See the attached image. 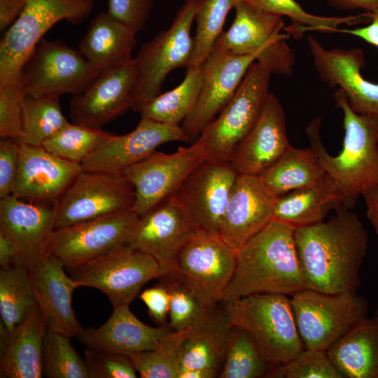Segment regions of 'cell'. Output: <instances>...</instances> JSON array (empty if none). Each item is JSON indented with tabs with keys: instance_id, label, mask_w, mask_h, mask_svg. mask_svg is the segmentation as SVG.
Segmentation results:
<instances>
[{
	"instance_id": "55",
	"label": "cell",
	"mask_w": 378,
	"mask_h": 378,
	"mask_svg": "<svg viewBox=\"0 0 378 378\" xmlns=\"http://www.w3.org/2000/svg\"><path fill=\"white\" fill-rule=\"evenodd\" d=\"M219 374L210 369L194 368L179 371L177 378H214L218 377Z\"/></svg>"
},
{
	"instance_id": "49",
	"label": "cell",
	"mask_w": 378,
	"mask_h": 378,
	"mask_svg": "<svg viewBox=\"0 0 378 378\" xmlns=\"http://www.w3.org/2000/svg\"><path fill=\"white\" fill-rule=\"evenodd\" d=\"M139 297L147 307L148 314L157 326H168L170 295L163 283L144 289Z\"/></svg>"
},
{
	"instance_id": "11",
	"label": "cell",
	"mask_w": 378,
	"mask_h": 378,
	"mask_svg": "<svg viewBox=\"0 0 378 378\" xmlns=\"http://www.w3.org/2000/svg\"><path fill=\"white\" fill-rule=\"evenodd\" d=\"M101 73L79 50L42 38L22 69L21 81L27 96L59 97L80 94Z\"/></svg>"
},
{
	"instance_id": "33",
	"label": "cell",
	"mask_w": 378,
	"mask_h": 378,
	"mask_svg": "<svg viewBox=\"0 0 378 378\" xmlns=\"http://www.w3.org/2000/svg\"><path fill=\"white\" fill-rule=\"evenodd\" d=\"M326 173L312 147L297 148L291 146L258 176L266 189L278 197L316 183Z\"/></svg>"
},
{
	"instance_id": "45",
	"label": "cell",
	"mask_w": 378,
	"mask_h": 378,
	"mask_svg": "<svg viewBox=\"0 0 378 378\" xmlns=\"http://www.w3.org/2000/svg\"><path fill=\"white\" fill-rule=\"evenodd\" d=\"M22 81L0 85V137L19 141L22 136Z\"/></svg>"
},
{
	"instance_id": "22",
	"label": "cell",
	"mask_w": 378,
	"mask_h": 378,
	"mask_svg": "<svg viewBox=\"0 0 378 378\" xmlns=\"http://www.w3.org/2000/svg\"><path fill=\"white\" fill-rule=\"evenodd\" d=\"M190 141L179 125L141 118L132 132L114 137L81 164L83 170L123 174L130 167L148 158L162 144Z\"/></svg>"
},
{
	"instance_id": "29",
	"label": "cell",
	"mask_w": 378,
	"mask_h": 378,
	"mask_svg": "<svg viewBox=\"0 0 378 378\" xmlns=\"http://www.w3.org/2000/svg\"><path fill=\"white\" fill-rule=\"evenodd\" d=\"M0 327V377H42V349L47 328L38 307L11 331Z\"/></svg>"
},
{
	"instance_id": "18",
	"label": "cell",
	"mask_w": 378,
	"mask_h": 378,
	"mask_svg": "<svg viewBox=\"0 0 378 378\" xmlns=\"http://www.w3.org/2000/svg\"><path fill=\"white\" fill-rule=\"evenodd\" d=\"M238 175L230 162L205 160L183 183L175 195L188 211L197 233L219 235Z\"/></svg>"
},
{
	"instance_id": "39",
	"label": "cell",
	"mask_w": 378,
	"mask_h": 378,
	"mask_svg": "<svg viewBox=\"0 0 378 378\" xmlns=\"http://www.w3.org/2000/svg\"><path fill=\"white\" fill-rule=\"evenodd\" d=\"M188 328L170 330L153 349L128 357L141 378H177L181 368V353Z\"/></svg>"
},
{
	"instance_id": "6",
	"label": "cell",
	"mask_w": 378,
	"mask_h": 378,
	"mask_svg": "<svg viewBox=\"0 0 378 378\" xmlns=\"http://www.w3.org/2000/svg\"><path fill=\"white\" fill-rule=\"evenodd\" d=\"M234 9L231 26L222 32L214 47L232 55H252L271 74L290 76L295 59L287 37L281 33L285 28L284 18L248 0L241 1Z\"/></svg>"
},
{
	"instance_id": "19",
	"label": "cell",
	"mask_w": 378,
	"mask_h": 378,
	"mask_svg": "<svg viewBox=\"0 0 378 378\" xmlns=\"http://www.w3.org/2000/svg\"><path fill=\"white\" fill-rule=\"evenodd\" d=\"M255 61L252 55H232L213 48L203 63L204 78L198 100L181 125L190 141H195L229 103Z\"/></svg>"
},
{
	"instance_id": "1",
	"label": "cell",
	"mask_w": 378,
	"mask_h": 378,
	"mask_svg": "<svg viewBox=\"0 0 378 378\" xmlns=\"http://www.w3.org/2000/svg\"><path fill=\"white\" fill-rule=\"evenodd\" d=\"M326 221L299 227L294 237L307 289L326 293L356 292L369 237L358 216L344 206Z\"/></svg>"
},
{
	"instance_id": "2",
	"label": "cell",
	"mask_w": 378,
	"mask_h": 378,
	"mask_svg": "<svg viewBox=\"0 0 378 378\" xmlns=\"http://www.w3.org/2000/svg\"><path fill=\"white\" fill-rule=\"evenodd\" d=\"M295 230L272 220L242 246L237 251L234 272L221 301L258 293L290 296L306 289Z\"/></svg>"
},
{
	"instance_id": "8",
	"label": "cell",
	"mask_w": 378,
	"mask_h": 378,
	"mask_svg": "<svg viewBox=\"0 0 378 378\" xmlns=\"http://www.w3.org/2000/svg\"><path fill=\"white\" fill-rule=\"evenodd\" d=\"M203 0H185L170 27L144 44L136 57V83L134 111L161 93L167 75L176 68L188 66L194 50L191 29Z\"/></svg>"
},
{
	"instance_id": "12",
	"label": "cell",
	"mask_w": 378,
	"mask_h": 378,
	"mask_svg": "<svg viewBox=\"0 0 378 378\" xmlns=\"http://www.w3.org/2000/svg\"><path fill=\"white\" fill-rule=\"evenodd\" d=\"M66 270L79 287L100 290L113 307L130 305L146 283L162 275L158 263L151 255L129 244Z\"/></svg>"
},
{
	"instance_id": "13",
	"label": "cell",
	"mask_w": 378,
	"mask_h": 378,
	"mask_svg": "<svg viewBox=\"0 0 378 378\" xmlns=\"http://www.w3.org/2000/svg\"><path fill=\"white\" fill-rule=\"evenodd\" d=\"M139 216L129 210L56 228L46 255L61 260L66 269L94 260L128 244Z\"/></svg>"
},
{
	"instance_id": "40",
	"label": "cell",
	"mask_w": 378,
	"mask_h": 378,
	"mask_svg": "<svg viewBox=\"0 0 378 378\" xmlns=\"http://www.w3.org/2000/svg\"><path fill=\"white\" fill-rule=\"evenodd\" d=\"M258 8L291 21L284 29L294 38H298L308 31L336 32L342 24H354L361 22L359 16H321L307 12L295 0H248Z\"/></svg>"
},
{
	"instance_id": "31",
	"label": "cell",
	"mask_w": 378,
	"mask_h": 378,
	"mask_svg": "<svg viewBox=\"0 0 378 378\" xmlns=\"http://www.w3.org/2000/svg\"><path fill=\"white\" fill-rule=\"evenodd\" d=\"M342 204L336 181L326 172L316 183L278 197L272 220L297 229L323 221L330 210Z\"/></svg>"
},
{
	"instance_id": "43",
	"label": "cell",
	"mask_w": 378,
	"mask_h": 378,
	"mask_svg": "<svg viewBox=\"0 0 378 378\" xmlns=\"http://www.w3.org/2000/svg\"><path fill=\"white\" fill-rule=\"evenodd\" d=\"M274 377L343 378L326 351L305 347L289 360L277 365Z\"/></svg>"
},
{
	"instance_id": "36",
	"label": "cell",
	"mask_w": 378,
	"mask_h": 378,
	"mask_svg": "<svg viewBox=\"0 0 378 378\" xmlns=\"http://www.w3.org/2000/svg\"><path fill=\"white\" fill-rule=\"evenodd\" d=\"M37 307L29 270L15 265L1 268V326L11 331Z\"/></svg>"
},
{
	"instance_id": "46",
	"label": "cell",
	"mask_w": 378,
	"mask_h": 378,
	"mask_svg": "<svg viewBox=\"0 0 378 378\" xmlns=\"http://www.w3.org/2000/svg\"><path fill=\"white\" fill-rule=\"evenodd\" d=\"M84 360L90 378H135L137 372L125 355L86 347Z\"/></svg>"
},
{
	"instance_id": "28",
	"label": "cell",
	"mask_w": 378,
	"mask_h": 378,
	"mask_svg": "<svg viewBox=\"0 0 378 378\" xmlns=\"http://www.w3.org/2000/svg\"><path fill=\"white\" fill-rule=\"evenodd\" d=\"M232 328L221 302L204 307L188 328L181 349L179 371L204 368L220 374Z\"/></svg>"
},
{
	"instance_id": "9",
	"label": "cell",
	"mask_w": 378,
	"mask_h": 378,
	"mask_svg": "<svg viewBox=\"0 0 378 378\" xmlns=\"http://www.w3.org/2000/svg\"><path fill=\"white\" fill-rule=\"evenodd\" d=\"M290 299L305 348L326 351L368 316V302L356 292L326 293L306 288Z\"/></svg>"
},
{
	"instance_id": "38",
	"label": "cell",
	"mask_w": 378,
	"mask_h": 378,
	"mask_svg": "<svg viewBox=\"0 0 378 378\" xmlns=\"http://www.w3.org/2000/svg\"><path fill=\"white\" fill-rule=\"evenodd\" d=\"M115 135L102 128L69 122L46 141L42 146L59 158L81 164L90 155L109 142Z\"/></svg>"
},
{
	"instance_id": "14",
	"label": "cell",
	"mask_w": 378,
	"mask_h": 378,
	"mask_svg": "<svg viewBox=\"0 0 378 378\" xmlns=\"http://www.w3.org/2000/svg\"><path fill=\"white\" fill-rule=\"evenodd\" d=\"M135 200L124 174L82 170L55 202L56 228L134 210Z\"/></svg>"
},
{
	"instance_id": "5",
	"label": "cell",
	"mask_w": 378,
	"mask_h": 378,
	"mask_svg": "<svg viewBox=\"0 0 378 378\" xmlns=\"http://www.w3.org/2000/svg\"><path fill=\"white\" fill-rule=\"evenodd\" d=\"M93 8V0H27L1 40L0 85L21 81L25 63L52 26L64 20L80 24Z\"/></svg>"
},
{
	"instance_id": "3",
	"label": "cell",
	"mask_w": 378,
	"mask_h": 378,
	"mask_svg": "<svg viewBox=\"0 0 378 378\" xmlns=\"http://www.w3.org/2000/svg\"><path fill=\"white\" fill-rule=\"evenodd\" d=\"M333 97L343 113L344 136L340 153L330 155L323 145L321 118L308 125L306 133L326 172L336 181L343 198L342 206L352 209L367 190L378 189V115L356 113L340 88Z\"/></svg>"
},
{
	"instance_id": "53",
	"label": "cell",
	"mask_w": 378,
	"mask_h": 378,
	"mask_svg": "<svg viewBox=\"0 0 378 378\" xmlns=\"http://www.w3.org/2000/svg\"><path fill=\"white\" fill-rule=\"evenodd\" d=\"M366 205V215L378 234V189L372 188L363 195Z\"/></svg>"
},
{
	"instance_id": "50",
	"label": "cell",
	"mask_w": 378,
	"mask_h": 378,
	"mask_svg": "<svg viewBox=\"0 0 378 378\" xmlns=\"http://www.w3.org/2000/svg\"><path fill=\"white\" fill-rule=\"evenodd\" d=\"M367 13L370 19L368 24L351 29H338L337 31L358 37L378 48V6Z\"/></svg>"
},
{
	"instance_id": "48",
	"label": "cell",
	"mask_w": 378,
	"mask_h": 378,
	"mask_svg": "<svg viewBox=\"0 0 378 378\" xmlns=\"http://www.w3.org/2000/svg\"><path fill=\"white\" fill-rule=\"evenodd\" d=\"M20 159V143L15 139L0 140V199L11 195Z\"/></svg>"
},
{
	"instance_id": "17",
	"label": "cell",
	"mask_w": 378,
	"mask_h": 378,
	"mask_svg": "<svg viewBox=\"0 0 378 378\" xmlns=\"http://www.w3.org/2000/svg\"><path fill=\"white\" fill-rule=\"evenodd\" d=\"M56 218L55 203L0 199V231L13 245V265L29 270L46 255Z\"/></svg>"
},
{
	"instance_id": "35",
	"label": "cell",
	"mask_w": 378,
	"mask_h": 378,
	"mask_svg": "<svg viewBox=\"0 0 378 378\" xmlns=\"http://www.w3.org/2000/svg\"><path fill=\"white\" fill-rule=\"evenodd\" d=\"M276 366L264 357L248 331L232 326L218 377H274Z\"/></svg>"
},
{
	"instance_id": "20",
	"label": "cell",
	"mask_w": 378,
	"mask_h": 378,
	"mask_svg": "<svg viewBox=\"0 0 378 378\" xmlns=\"http://www.w3.org/2000/svg\"><path fill=\"white\" fill-rule=\"evenodd\" d=\"M136 66L134 58L102 71L80 94L73 95L69 115L74 123L91 127L104 125L134 105Z\"/></svg>"
},
{
	"instance_id": "54",
	"label": "cell",
	"mask_w": 378,
	"mask_h": 378,
	"mask_svg": "<svg viewBox=\"0 0 378 378\" xmlns=\"http://www.w3.org/2000/svg\"><path fill=\"white\" fill-rule=\"evenodd\" d=\"M14 251L8 238L0 231V266L6 268L13 265Z\"/></svg>"
},
{
	"instance_id": "32",
	"label": "cell",
	"mask_w": 378,
	"mask_h": 378,
	"mask_svg": "<svg viewBox=\"0 0 378 378\" xmlns=\"http://www.w3.org/2000/svg\"><path fill=\"white\" fill-rule=\"evenodd\" d=\"M343 378H378V309L360 321L326 351Z\"/></svg>"
},
{
	"instance_id": "34",
	"label": "cell",
	"mask_w": 378,
	"mask_h": 378,
	"mask_svg": "<svg viewBox=\"0 0 378 378\" xmlns=\"http://www.w3.org/2000/svg\"><path fill=\"white\" fill-rule=\"evenodd\" d=\"M204 78L203 63L187 68L184 79L175 88L139 105L141 118L158 122L179 125L194 108L202 89Z\"/></svg>"
},
{
	"instance_id": "52",
	"label": "cell",
	"mask_w": 378,
	"mask_h": 378,
	"mask_svg": "<svg viewBox=\"0 0 378 378\" xmlns=\"http://www.w3.org/2000/svg\"><path fill=\"white\" fill-rule=\"evenodd\" d=\"M332 7L342 10L361 9L370 12L378 6V0H326Z\"/></svg>"
},
{
	"instance_id": "51",
	"label": "cell",
	"mask_w": 378,
	"mask_h": 378,
	"mask_svg": "<svg viewBox=\"0 0 378 378\" xmlns=\"http://www.w3.org/2000/svg\"><path fill=\"white\" fill-rule=\"evenodd\" d=\"M27 0H0V30L9 27L23 10Z\"/></svg>"
},
{
	"instance_id": "24",
	"label": "cell",
	"mask_w": 378,
	"mask_h": 378,
	"mask_svg": "<svg viewBox=\"0 0 378 378\" xmlns=\"http://www.w3.org/2000/svg\"><path fill=\"white\" fill-rule=\"evenodd\" d=\"M63 262L46 255L29 270L38 307L48 330L76 337L83 330L72 307V295L78 284L64 271Z\"/></svg>"
},
{
	"instance_id": "26",
	"label": "cell",
	"mask_w": 378,
	"mask_h": 378,
	"mask_svg": "<svg viewBox=\"0 0 378 378\" xmlns=\"http://www.w3.org/2000/svg\"><path fill=\"white\" fill-rule=\"evenodd\" d=\"M290 146L284 108L270 92L257 122L237 146L230 162L239 174L258 176Z\"/></svg>"
},
{
	"instance_id": "42",
	"label": "cell",
	"mask_w": 378,
	"mask_h": 378,
	"mask_svg": "<svg viewBox=\"0 0 378 378\" xmlns=\"http://www.w3.org/2000/svg\"><path fill=\"white\" fill-rule=\"evenodd\" d=\"M70 337L46 332L42 349L43 376L48 378H90L84 358L76 352Z\"/></svg>"
},
{
	"instance_id": "30",
	"label": "cell",
	"mask_w": 378,
	"mask_h": 378,
	"mask_svg": "<svg viewBox=\"0 0 378 378\" xmlns=\"http://www.w3.org/2000/svg\"><path fill=\"white\" fill-rule=\"evenodd\" d=\"M136 34L107 11L100 13L90 22L78 50L91 64L104 71L133 59Z\"/></svg>"
},
{
	"instance_id": "7",
	"label": "cell",
	"mask_w": 378,
	"mask_h": 378,
	"mask_svg": "<svg viewBox=\"0 0 378 378\" xmlns=\"http://www.w3.org/2000/svg\"><path fill=\"white\" fill-rule=\"evenodd\" d=\"M271 74L256 62L251 65L231 100L197 139L204 148L206 160L230 162L235 148L262 111L270 93Z\"/></svg>"
},
{
	"instance_id": "21",
	"label": "cell",
	"mask_w": 378,
	"mask_h": 378,
	"mask_svg": "<svg viewBox=\"0 0 378 378\" xmlns=\"http://www.w3.org/2000/svg\"><path fill=\"white\" fill-rule=\"evenodd\" d=\"M307 43L319 78L331 88L339 87L356 113L378 115V83L361 74L365 66L363 49L328 50L312 36H308Z\"/></svg>"
},
{
	"instance_id": "15",
	"label": "cell",
	"mask_w": 378,
	"mask_h": 378,
	"mask_svg": "<svg viewBox=\"0 0 378 378\" xmlns=\"http://www.w3.org/2000/svg\"><path fill=\"white\" fill-rule=\"evenodd\" d=\"M205 160L204 148L196 140L173 153L155 151L127 168L123 174L134 188V211L141 215L175 195L190 174Z\"/></svg>"
},
{
	"instance_id": "25",
	"label": "cell",
	"mask_w": 378,
	"mask_h": 378,
	"mask_svg": "<svg viewBox=\"0 0 378 378\" xmlns=\"http://www.w3.org/2000/svg\"><path fill=\"white\" fill-rule=\"evenodd\" d=\"M276 198L266 189L258 176L239 174L219 236L238 251L272 220Z\"/></svg>"
},
{
	"instance_id": "4",
	"label": "cell",
	"mask_w": 378,
	"mask_h": 378,
	"mask_svg": "<svg viewBox=\"0 0 378 378\" xmlns=\"http://www.w3.org/2000/svg\"><path fill=\"white\" fill-rule=\"evenodd\" d=\"M220 302L231 326L248 331L270 363L283 364L304 348L288 295L258 293Z\"/></svg>"
},
{
	"instance_id": "37",
	"label": "cell",
	"mask_w": 378,
	"mask_h": 378,
	"mask_svg": "<svg viewBox=\"0 0 378 378\" xmlns=\"http://www.w3.org/2000/svg\"><path fill=\"white\" fill-rule=\"evenodd\" d=\"M69 123L62 112L59 97L26 95L22 102V136L18 141L42 146Z\"/></svg>"
},
{
	"instance_id": "44",
	"label": "cell",
	"mask_w": 378,
	"mask_h": 378,
	"mask_svg": "<svg viewBox=\"0 0 378 378\" xmlns=\"http://www.w3.org/2000/svg\"><path fill=\"white\" fill-rule=\"evenodd\" d=\"M159 279L167 286L170 295L168 326L174 331L188 329L204 307L194 294L172 275L167 274Z\"/></svg>"
},
{
	"instance_id": "41",
	"label": "cell",
	"mask_w": 378,
	"mask_h": 378,
	"mask_svg": "<svg viewBox=\"0 0 378 378\" xmlns=\"http://www.w3.org/2000/svg\"><path fill=\"white\" fill-rule=\"evenodd\" d=\"M241 1L244 0H203L195 18L194 50L187 68L204 63L222 34L230 10Z\"/></svg>"
},
{
	"instance_id": "23",
	"label": "cell",
	"mask_w": 378,
	"mask_h": 378,
	"mask_svg": "<svg viewBox=\"0 0 378 378\" xmlns=\"http://www.w3.org/2000/svg\"><path fill=\"white\" fill-rule=\"evenodd\" d=\"M83 170L81 164L59 158L42 146L20 143L13 196L26 201L55 203Z\"/></svg>"
},
{
	"instance_id": "16",
	"label": "cell",
	"mask_w": 378,
	"mask_h": 378,
	"mask_svg": "<svg viewBox=\"0 0 378 378\" xmlns=\"http://www.w3.org/2000/svg\"><path fill=\"white\" fill-rule=\"evenodd\" d=\"M195 233L188 211L173 195L139 215L128 244L151 255L164 275Z\"/></svg>"
},
{
	"instance_id": "10",
	"label": "cell",
	"mask_w": 378,
	"mask_h": 378,
	"mask_svg": "<svg viewBox=\"0 0 378 378\" xmlns=\"http://www.w3.org/2000/svg\"><path fill=\"white\" fill-rule=\"evenodd\" d=\"M237 255V251L219 235L196 232L181 250L167 274L183 283L203 307L212 306L220 302L232 278Z\"/></svg>"
},
{
	"instance_id": "27",
	"label": "cell",
	"mask_w": 378,
	"mask_h": 378,
	"mask_svg": "<svg viewBox=\"0 0 378 378\" xmlns=\"http://www.w3.org/2000/svg\"><path fill=\"white\" fill-rule=\"evenodd\" d=\"M129 306L113 307L108 319L97 328H83L77 336L79 342L86 347L127 356L155 349L160 340L172 330L168 326L153 327L143 323Z\"/></svg>"
},
{
	"instance_id": "47",
	"label": "cell",
	"mask_w": 378,
	"mask_h": 378,
	"mask_svg": "<svg viewBox=\"0 0 378 378\" xmlns=\"http://www.w3.org/2000/svg\"><path fill=\"white\" fill-rule=\"evenodd\" d=\"M153 0H108L107 12L136 33L148 20Z\"/></svg>"
}]
</instances>
